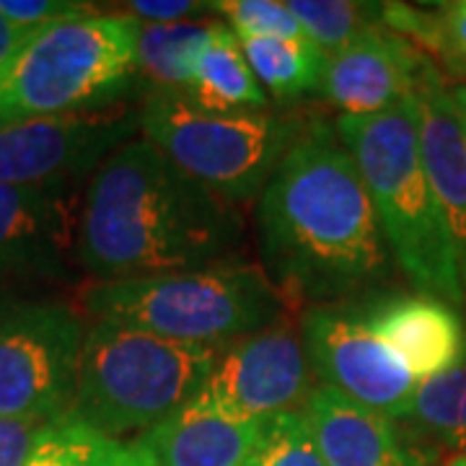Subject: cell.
Wrapping results in <instances>:
<instances>
[{
    "label": "cell",
    "mask_w": 466,
    "mask_h": 466,
    "mask_svg": "<svg viewBox=\"0 0 466 466\" xmlns=\"http://www.w3.org/2000/svg\"><path fill=\"white\" fill-rule=\"evenodd\" d=\"M267 278L283 299H352L389 275L363 177L329 125H309L257 200Z\"/></svg>",
    "instance_id": "1"
},
{
    "label": "cell",
    "mask_w": 466,
    "mask_h": 466,
    "mask_svg": "<svg viewBox=\"0 0 466 466\" xmlns=\"http://www.w3.org/2000/svg\"><path fill=\"white\" fill-rule=\"evenodd\" d=\"M241 241L238 208L146 137L116 148L86 187L78 267L96 283L220 265Z\"/></svg>",
    "instance_id": "2"
},
{
    "label": "cell",
    "mask_w": 466,
    "mask_h": 466,
    "mask_svg": "<svg viewBox=\"0 0 466 466\" xmlns=\"http://www.w3.org/2000/svg\"><path fill=\"white\" fill-rule=\"evenodd\" d=\"M337 137L363 177L383 241L407 280L417 293L464 309V288L422 164L412 96L381 115H342Z\"/></svg>",
    "instance_id": "3"
},
{
    "label": "cell",
    "mask_w": 466,
    "mask_h": 466,
    "mask_svg": "<svg viewBox=\"0 0 466 466\" xmlns=\"http://www.w3.org/2000/svg\"><path fill=\"white\" fill-rule=\"evenodd\" d=\"M84 309L94 321L171 342L220 348L278 324L285 299L257 265H213L91 283Z\"/></svg>",
    "instance_id": "4"
},
{
    "label": "cell",
    "mask_w": 466,
    "mask_h": 466,
    "mask_svg": "<svg viewBox=\"0 0 466 466\" xmlns=\"http://www.w3.org/2000/svg\"><path fill=\"white\" fill-rule=\"evenodd\" d=\"M218 358L220 348L182 345L94 321L86 329L67 417L116 441L148 433L198 397Z\"/></svg>",
    "instance_id": "5"
},
{
    "label": "cell",
    "mask_w": 466,
    "mask_h": 466,
    "mask_svg": "<svg viewBox=\"0 0 466 466\" xmlns=\"http://www.w3.org/2000/svg\"><path fill=\"white\" fill-rule=\"evenodd\" d=\"M133 14L91 16L39 29L0 73V125L115 106L137 73Z\"/></svg>",
    "instance_id": "6"
},
{
    "label": "cell",
    "mask_w": 466,
    "mask_h": 466,
    "mask_svg": "<svg viewBox=\"0 0 466 466\" xmlns=\"http://www.w3.org/2000/svg\"><path fill=\"white\" fill-rule=\"evenodd\" d=\"M140 130L187 177L223 200H259L303 133L300 119L259 112H210L184 91L156 88L140 109Z\"/></svg>",
    "instance_id": "7"
},
{
    "label": "cell",
    "mask_w": 466,
    "mask_h": 466,
    "mask_svg": "<svg viewBox=\"0 0 466 466\" xmlns=\"http://www.w3.org/2000/svg\"><path fill=\"white\" fill-rule=\"evenodd\" d=\"M84 317L57 300H0V415L60 420L76 397Z\"/></svg>",
    "instance_id": "8"
},
{
    "label": "cell",
    "mask_w": 466,
    "mask_h": 466,
    "mask_svg": "<svg viewBox=\"0 0 466 466\" xmlns=\"http://www.w3.org/2000/svg\"><path fill=\"white\" fill-rule=\"evenodd\" d=\"M311 391L303 337L288 324H272L223 350L189 404L236 422H257L306 410Z\"/></svg>",
    "instance_id": "9"
},
{
    "label": "cell",
    "mask_w": 466,
    "mask_h": 466,
    "mask_svg": "<svg viewBox=\"0 0 466 466\" xmlns=\"http://www.w3.org/2000/svg\"><path fill=\"white\" fill-rule=\"evenodd\" d=\"M300 337L309 363L327 389L391 420H407L420 381L370 332L358 309L314 306L300 321Z\"/></svg>",
    "instance_id": "10"
},
{
    "label": "cell",
    "mask_w": 466,
    "mask_h": 466,
    "mask_svg": "<svg viewBox=\"0 0 466 466\" xmlns=\"http://www.w3.org/2000/svg\"><path fill=\"white\" fill-rule=\"evenodd\" d=\"M140 127V112L39 116L0 125V184H73L96 168Z\"/></svg>",
    "instance_id": "11"
},
{
    "label": "cell",
    "mask_w": 466,
    "mask_h": 466,
    "mask_svg": "<svg viewBox=\"0 0 466 466\" xmlns=\"http://www.w3.org/2000/svg\"><path fill=\"white\" fill-rule=\"evenodd\" d=\"M81 208L70 184H0V280H55L78 265Z\"/></svg>",
    "instance_id": "12"
},
{
    "label": "cell",
    "mask_w": 466,
    "mask_h": 466,
    "mask_svg": "<svg viewBox=\"0 0 466 466\" xmlns=\"http://www.w3.org/2000/svg\"><path fill=\"white\" fill-rule=\"evenodd\" d=\"M431 63L410 39L381 24L327 60L321 94L342 115H381L412 96Z\"/></svg>",
    "instance_id": "13"
},
{
    "label": "cell",
    "mask_w": 466,
    "mask_h": 466,
    "mask_svg": "<svg viewBox=\"0 0 466 466\" xmlns=\"http://www.w3.org/2000/svg\"><path fill=\"white\" fill-rule=\"evenodd\" d=\"M412 106L422 164L433 187L435 205L466 296V137L453 94L433 63L422 70L417 81Z\"/></svg>",
    "instance_id": "14"
},
{
    "label": "cell",
    "mask_w": 466,
    "mask_h": 466,
    "mask_svg": "<svg viewBox=\"0 0 466 466\" xmlns=\"http://www.w3.org/2000/svg\"><path fill=\"white\" fill-rule=\"evenodd\" d=\"M303 412L327 466L435 464L433 451L420 446L397 420L366 410L334 389H314Z\"/></svg>",
    "instance_id": "15"
},
{
    "label": "cell",
    "mask_w": 466,
    "mask_h": 466,
    "mask_svg": "<svg viewBox=\"0 0 466 466\" xmlns=\"http://www.w3.org/2000/svg\"><path fill=\"white\" fill-rule=\"evenodd\" d=\"M358 311L417 381L466 363V324L459 309L446 300L425 293H397Z\"/></svg>",
    "instance_id": "16"
},
{
    "label": "cell",
    "mask_w": 466,
    "mask_h": 466,
    "mask_svg": "<svg viewBox=\"0 0 466 466\" xmlns=\"http://www.w3.org/2000/svg\"><path fill=\"white\" fill-rule=\"evenodd\" d=\"M259 420L236 422L195 404L135 438L153 466H244L257 446Z\"/></svg>",
    "instance_id": "17"
},
{
    "label": "cell",
    "mask_w": 466,
    "mask_h": 466,
    "mask_svg": "<svg viewBox=\"0 0 466 466\" xmlns=\"http://www.w3.org/2000/svg\"><path fill=\"white\" fill-rule=\"evenodd\" d=\"M184 94L210 112H259L267 106L265 88L251 73L236 32L226 24H213Z\"/></svg>",
    "instance_id": "18"
},
{
    "label": "cell",
    "mask_w": 466,
    "mask_h": 466,
    "mask_svg": "<svg viewBox=\"0 0 466 466\" xmlns=\"http://www.w3.org/2000/svg\"><path fill=\"white\" fill-rule=\"evenodd\" d=\"M379 14L386 29L435 55L451 76L466 81V0L438 3L431 8L381 3Z\"/></svg>",
    "instance_id": "19"
},
{
    "label": "cell",
    "mask_w": 466,
    "mask_h": 466,
    "mask_svg": "<svg viewBox=\"0 0 466 466\" xmlns=\"http://www.w3.org/2000/svg\"><path fill=\"white\" fill-rule=\"evenodd\" d=\"M26 466H153L135 441L96 433L73 417H60L45 428Z\"/></svg>",
    "instance_id": "20"
},
{
    "label": "cell",
    "mask_w": 466,
    "mask_h": 466,
    "mask_svg": "<svg viewBox=\"0 0 466 466\" xmlns=\"http://www.w3.org/2000/svg\"><path fill=\"white\" fill-rule=\"evenodd\" d=\"M251 73L262 88L275 99L290 101L321 88V76L327 57L309 42L290 39H262V36H238Z\"/></svg>",
    "instance_id": "21"
},
{
    "label": "cell",
    "mask_w": 466,
    "mask_h": 466,
    "mask_svg": "<svg viewBox=\"0 0 466 466\" xmlns=\"http://www.w3.org/2000/svg\"><path fill=\"white\" fill-rule=\"evenodd\" d=\"M213 24H143L137 32V70L167 91H187L198 55Z\"/></svg>",
    "instance_id": "22"
},
{
    "label": "cell",
    "mask_w": 466,
    "mask_h": 466,
    "mask_svg": "<svg viewBox=\"0 0 466 466\" xmlns=\"http://www.w3.org/2000/svg\"><path fill=\"white\" fill-rule=\"evenodd\" d=\"M407 420L449 449H466V363L417 383Z\"/></svg>",
    "instance_id": "23"
},
{
    "label": "cell",
    "mask_w": 466,
    "mask_h": 466,
    "mask_svg": "<svg viewBox=\"0 0 466 466\" xmlns=\"http://www.w3.org/2000/svg\"><path fill=\"white\" fill-rule=\"evenodd\" d=\"M288 8L299 18L309 42L327 60L350 47L370 29L381 26L379 5L350 3V0H290Z\"/></svg>",
    "instance_id": "24"
},
{
    "label": "cell",
    "mask_w": 466,
    "mask_h": 466,
    "mask_svg": "<svg viewBox=\"0 0 466 466\" xmlns=\"http://www.w3.org/2000/svg\"><path fill=\"white\" fill-rule=\"evenodd\" d=\"M244 466H327L303 410L259 420L257 446Z\"/></svg>",
    "instance_id": "25"
},
{
    "label": "cell",
    "mask_w": 466,
    "mask_h": 466,
    "mask_svg": "<svg viewBox=\"0 0 466 466\" xmlns=\"http://www.w3.org/2000/svg\"><path fill=\"white\" fill-rule=\"evenodd\" d=\"M210 11L226 16L236 36H262V39H309L300 29L299 18L280 0H218Z\"/></svg>",
    "instance_id": "26"
},
{
    "label": "cell",
    "mask_w": 466,
    "mask_h": 466,
    "mask_svg": "<svg viewBox=\"0 0 466 466\" xmlns=\"http://www.w3.org/2000/svg\"><path fill=\"white\" fill-rule=\"evenodd\" d=\"M0 14L21 29L39 32L55 24L99 14L96 5L78 0H0Z\"/></svg>",
    "instance_id": "27"
},
{
    "label": "cell",
    "mask_w": 466,
    "mask_h": 466,
    "mask_svg": "<svg viewBox=\"0 0 466 466\" xmlns=\"http://www.w3.org/2000/svg\"><path fill=\"white\" fill-rule=\"evenodd\" d=\"M47 425L50 420L0 415V466H26Z\"/></svg>",
    "instance_id": "28"
},
{
    "label": "cell",
    "mask_w": 466,
    "mask_h": 466,
    "mask_svg": "<svg viewBox=\"0 0 466 466\" xmlns=\"http://www.w3.org/2000/svg\"><path fill=\"white\" fill-rule=\"evenodd\" d=\"M135 18H146L150 24H182V18L195 14H208L210 3L195 0H135L127 3Z\"/></svg>",
    "instance_id": "29"
},
{
    "label": "cell",
    "mask_w": 466,
    "mask_h": 466,
    "mask_svg": "<svg viewBox=\"0 0 466 466\" xmlns=\"http://www.w3.org/2000/svg\"><path fill=\"white\" fill-rule=\"evenodd\" d=\"M36 32L21 29L16 24H11L8 18L0 14V73L8 67V63L16 57L18 52L24 50V45L32 39Z\"/></svg>",
    "instance_id": "30"
},
{
    "label": "cell",
    "mask_w": 466,
    "mask_h": 466,
    "mask_svg": "<svg viewBox=\"0 0 466 466\" xmlns=\"http://www.w3.org/2000/svg\"><path fill=\"white\" fill-rule=\"evenodd\" d=\"M451 94H453V101H456V106H459V109H464V112H466V84L456 86V88H453Z\"/></svg>",
    "instance_id": "31"
},
{
    "label": "cell",
    "mask_w": 466,
    "mask_h": 466,
    "mask_svg": "<svg viewBox=\"0 0 466 466\" xmlns=\"http://www.w3.org/2000/svg\"><path fill=\"white\" fill-rule=\"evenodd\" d=\"M446 466H466V456H456V459H451Z\"/></svg>",
    "instance_id": "32"
},
{
    "label": "cell",
    "mask_w": 466,
    "mask_h": 466,
    "mask_svg": "<svg viewBox=\"0 0 466 466\" xmlns=\"http://www.w3.org/2000/svg\"><path fill=\"white\" fill-rule=\"evenodd\" d=\"M459 116H461V127H464V137H466V112L464 109H459Z\"/></svg>",
    "instance_id": "33"
}]
</instances>
